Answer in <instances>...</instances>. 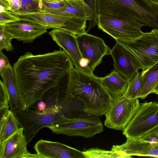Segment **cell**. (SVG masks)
Wrapping results in <instances>:
<instances>
[{
  "mask_svg": "<svg viewBox=\"0 0 158 158\" xmlns=\"http://www.w3.org/2000/svg\"><path fill=\"white\" fill-rule=\"evenodd\" d=\"M64 50L34 55L27 52L13 64L17 90L22 108L28 109L41 99L73 67Z\"/></svg>",
  "mask_w": 158,
  "mask_h": 158,
  "instance_id": "6da1fadb",
  "label": "cell"
},
{
  "mask_svg": "<svg viewBox=\"0 0 158 158\" xmlns=\"http://www.w3.org/2000/svg\"><path fill=\"white\" fill-rule=\"evenodd\" d=\"M66 97L82 102L88 115L101 116L109 110L112 98L100 77L73 67L68 74Z\"/></svg>",
  "mask_w": 158,
  "mask_h": 158,
  "instance_id": "7a4b0ae2",
  "label": "cell"
},
{
  "mask_svg": "<svg viewBox=\"0 0 158 158\" xmlns=\"http://www.w3.org/2000/svg\"><path fill=\"white\" fill-rule=\"evenodd\" d=\"M98 14L158 28V7L148 0H97Z\"/></svg>",
  "mask_w": 158,
  "mask_h": 158,
  "instance_id": "3957f363",
  "label": "cell"
},
{
  "mask_svg": "<svg viewBox=\"0 0 158 158\" xmlns=\"http://www.w3.org/2000/svg\"><path fill=\"white\" fill-rule=\"evenodd\" d=\"M12 111L24 128L28 143L31 142L40 129L53 125L63 116L58 104L43 109L21 108Z\"/></svg>",
  "mask_w": 158,
  "mask_h": 158,
  "instance_id": "277c9868",
  "label": "cell"
},
{
  "mask_svg": "<svg viewBox=\"0 0 158 158\" xmlns=\"http://www.w3.org/2000/svg\"><path fill=\"white\" fill-rule=\"evenodd\" d=\"M8 12L19 19L35 23L48 28H59L75 35L86 32V19L76 17L56 15L40 10L33 12L15 13Z\"/></svg>",
  "mask_w": 158,
  "mask_h": 158,
  "instance_id": "5b68a950",
  "label": "cell"
},
{
  "mask_svg": "<svg viewBox=\"0 0 158 158\" xmlns=\"http://www.w3.org/2000/svg\"><path fill=\"white\" fill-rule=\"evenodd\" d=\"M48 128L56 134L85 138L93 137L103 130V124L99 116L88 114L73 118L62 116Z\"/></svg>",
  "mask_w": 158,
  "mask_h": 158,
  "instance_id": "8992f818",
  "label": "cell"
},
{
  "mask_svg": "<svg viewBox=\"0 0 158 158\" xmlns=\"http://www.w3.org/2000/svg\"><path fill=\"white\" fill-rule=\"evenodd\" d=\"M122 44L139 63L143 70L158 61V31L144 33L133 41L116 40Z\"/></svg>",
  "mask_w": 158,
  "mask_h": 158,
  "instance_id": "52a82bcc",
  "label": "cell"
},
{
  "mask_svg": "<svg viewBox=\"0 0 158 158\" xmlns=\"http://www.w3.org/2000/svg\"><path fill=\"white\" fill-rule=\"evenodd\" d=\"M158 126V103L145 102L140 104L123 133L127 139H140Z\"/></svg>",
  "mask_w": 158,
  "mask_h": 158,
  "instance_id": "ba28073f",
  "label": "cell"
},
{
  "mask_svg": "<svg viewBox=\"0 0 158 158\" xmlns=\"http://www.w3.org/2000/svg\"><path fill=\"white\" fill-rule=\"evenodd\" d=\"M97 25L99 29L115 40L133 41L144 33L141 30L144 25L136 21L99 14Z\"/></svg>",
  "mask_w": 158,
  "mask_h": 158,
  "instance_id": "9c48e42d",
  "label": "cell"
},
{
  "mask_svg": "<svg viewBox=\"0 0 158 158\" xmlns=\"http://www.w3.org/2000/svg\"><path fill=\"white\" fill-rule=\"evenodd\" d=\"M140 104L138 98L130 99L123 95L112 98L110 107L105 114L104 125L110 128L123 131L136 112Z\"/></svg>",
  "mask_w": 158,
  "mask_h": 158,
  "instance_id": "30bf717a",
  "label": "cell"
},
{
  "mask_svg": "<svg viewBox=\"0 0 158 158\" xmlns=\"http://www.w3.org/2000/svg\"><path fill=\"white\" fill-rule=\"evenodd\" d=\"M76 36L82 57L92 72L102 63L105 56L111 55V50L103 39L87 32Z\"/></svg>",
  "mask_w": 158,
  "mask_h": 158,
  "instance_id": "8fae6325",
  "label": "cell"
},
{
  "mask_svg": "<svg viewBox=\"0 0 158 158\" xmlns=\"http://www.w3.org/2000/svg\"><path fill=\"white\" fill-rule=\"evenodd\" d=\"M116 41L111 53L114 62V70L123 77L128 83L142 67L132 54L120 43Z\"/></svg>",
  "mask_w": 158,
  "mask_h": 158,
  "instance_id": "7c38bea8",
  "label": "cell"
},
{
  "mask_svg": "<svg viewBox=\"0 0 158 158\" xmlns=\"http://www.w3.org/2000/svg\"><path fill=\"white\" fill-rule=\"evenodd\" d=\"M27 144L22 127L0 145V158H43L37 153L29 152Z\"/></svg>",
  "mask_w": 158,
  "mask_h": 158,
  "instance_id": "4fadbf2b",
  "label": "cell"
},
{
  "mask_svg": "<svg viewBox=\"0 0 158 158\" xmlns=\"http://www.w3.org/2000/svg\"><path fill=\"white\" fill-rule=\"evenodd\" d=\"M34 148L43 158H85L82 152L59 142L40 139Z\"/></svg>",
  "mask_w": 158,
  "mask_h": 158,
  "instance_id": "5bb4252c",
  "label": "cell"
},
{
  "mask_svg": "<svg viewBox=\"0 0 158 158\" xmlns=\"http://www.w3.org/2000/svg\"><path fill=\"white\" fill-rule=\"evenodd\" d=\"M54 41L68 55L75 68L83 71L81 66L83 59L75 35L63 30L54 29L48 33Z\"/></svg>",
  "mask_w": 158,
  "mask_h": 158,
  "instance_id": "9a60e30c",
  "label": "cell"
},
{
  "mask_svg": "<svg viewBox=\"0 0 158 158\" xmlns=\"http://www.w3.org/2000/svg\"><path fill=\"white\" fill-rule=\"evenodd\" d=\"M4 26L13 39L24 43H31L35 39L46 33L48 29L47 27L40 24L22 20Z\"/></svg>",
  "mask_w": 158,
  "mask_h": 158,
  "instance_id": "2e32d148",
  "label": "cell"
},
{
  "mask_svg": "<svg viewBox=\"0 0 158 158\" xmlns=\"http://www.w3.org/2000/svg\"><path fill=\"white\" fill-rule=\"evenodd\" d=\"M112 150L128 157L138 156L158 157V143H152L139 139H127L126 142L120 145H113Z\"/></svg>",
  "mask_w": 158,
  "mask_h": 158,
  "instance_id": "e0dca14e",
  "label": "cell"
},
{
  "mask_svg": "<svg viewBox=\"0 0 158 158\" xmlns=\"http://www.w3.org/2000/svg\"><path fill=\"white\" fill-rule=\"evenodd\" d=\"M64 1V5L59 8L56 9L42 8L41 10L54 14L84 19L89 21L91 20V11L84 1L80 0Z\"/></svg>",
  "mask_w": 158,
  "mask_h": 158,
  "instance_id": "ac0fdd59",
  "label": "cell"
},
{
  "mask_svg": "<svg viewBox=\"0 0 158 158\" xmlns=\"http://www.w3.org/2000/svg\"><path fill=\"white\" fill-rule=\"evenodd\" d=\"M9 107L0 108V145L22 127Z\"/></svg>",
  "mask_w": 158,
  "mask_h": 158,
  "instance_id": "d6986e66",
  "label": "cell"
},
{
  "mask_svg": "<svg viewBox=\"0 0 158 158\" xmlns=\"http://www.w3.org/2000/svg\"><path fill=\"white\" fill-rule=\"evenodd\" d=\"M100 78L102 85L112 98L122 96L126 90L127 81L114 70L108 75Z\"/></svg>",
  "mask_w": 158,
  "mask_h": 158,
  "instance_id": "ffe728a7",
  "label": "cell"
},
{
  "mask_svg": "<svg viewBox=\"0 0 158 158\" xmlns=\"http://www.w3.org/2000/svg\"><path fill=\"white\" fill-rule=\"evenodd\" d=\"M0 74L10 95L9 105L10 110H13L22 108L17 90L13 67L10 64Z\"/></svg>",
  "mask_w": 158,
  "mask_h": 158,
  "instance_id": "44dd1931",
  "label": "cell"
},
{
  "mask_svg": "<svg viewBox=\"0 0 158 158\" xmlns=\"http://www.w3.org/2000/svg\"><path fill=\"white\" fill-rule=\"evenodd\" d=\"M141 73L142 85L139 98L144 99L152 93L158 82V61Z\"/></svg>",
  "mask_w": 158,
  "mask_h": 158,
  "instance_id": "7402d4cb",
  "label": "cell"
},
{
  "mask_svg": "<svg viewBox=\"0 0 158 158\" xmlns=\"http://www.w3.org/2000/svg\"><path fill=\"white\" fill-rule=\"evenodd\" d=\"M142 85L141 73L139 71L134 75L131 81L128 83L127 89L123 95L130 99L139 98Z\"/></svg>",
  "mask_w": 158,
  "mask_h": 158,
  "instance_id": "603a6c76",
  "label": "cell"
},
{
  "mask_svg": "<svg viewBox=\"0 0 158 158\" xmlns=\"http://www.w3.org/2000/svg\"><path fill=\"white\" fill-rule=\"evenodd\" d=\"M85 158H126L127 156L118 152L111 150L110 151L98 148H92L82 152Z\"/></svg>",
  "mask_w": 158,
  "mask_h": 158,
  "instance_id": "cb8c5ba5",
  "label": "cell"
},
{
  "mask_svg": "<svg viewBox=\"0 0 158 158\" xmlns=\"http://www.w3.org/2000/svg\"><path fill=\"white\" fill-rule=\"evenodd\" d=\"M12 39L4 25L0 26V50L5 49L7 51H13L14 48L11 43Z\"/></svg>",
  "mask_w": 158,
  "mask_h": 158,
  "instance_id": "d4e9b609",
  "label": "cell"
},
{
  "mask_svg": "<svg viewBox=\"0 0 158 158\" xmlns=\"http://www.w3.org/2000/svg\"><path fill=\"white\" fill-rule=\"evenodd\" d=\"M84 2L88 7L91 13V20L89 21V25L86 32L94 27L97 23L98 12L97 10V0H84Z\"/></svg>",
  "mask_w": 158,
  "mask_h": 158,
  "instance_id": "484cf974",
  "label": "cell"
},
{
  "mask_svg": "<svg viewBox=\"0 0 158 158\" xmlns=\"http://www.w3.org/2000/svg\"><path fill=\"white\" fill-rule=\"evenodd\" d=\"M21 8L16 13L33 12L40 10V2L33 0H21Z\"/></svg>",
  "mask_w": 158,
  "mask_h": 158,
  "instance_id": "4316f807",
  "label": "cell"
},
{
  "mask_svg": "<svg viewBox=\"0 0 158 158\" xmlns=\"http://www.w3.org/2000/svg\"><path fill=\"white\" fill-rule=\"evenodd\" d=\"M64 0H40V9L42 8L49 9H56L63 6Z\"/></svg>",
  "mask_w": 158,
  "mask_h": 158,
  "instance_id": "83f0119b",
  "label": "cell"
},
{
  "mask_svg": "<svg viewBox=\"0 0 158 158\" xmlns=\"http://www.w3.org/2000/svg\"><path fill=\"white\" fill-rule=\"evenodd\" d=\"M10 96L2 81H0V108L9 105Z\"/></svg>",
  "mask_w": 158,
  "mask_h": 158,
  "instance_id": "f1b7e54d",
  "label": "cell"
},
{
  "mask_svg": "<svg viewBox=\"0 0 158 158\" xmlns=\"http://www.w3.org/2000/svg\"><path fill=\"white\" fill-rule=\"evenodd\" d=\"M19 20H20L19 19L6 10L0 13V26L5 25L6 24Z\"/></svg>",
  "mask_w": 158,
  "mask_h": 158,
  "instance_id": "f546056e",
  "label": "cell"
},
{
  "mask_svg": "<svg viewBox=\"0 0 158 158\" xmlns=\"http://www.w3.org/2000/svg\"><path fill=\"white\" fill-rule=\"evenodd\" d=\"M139 139L152 143H158V126Z\"/></svg>",
  "mask_w": 158,
  "mask_h": 158,
  "instance_id": "4dcf8cb0",
  "label": "cell"
},
{
  "mask_svg": "<svg viewBox=\"0 0 158 158\" xmlns=\"http://www.w3.org/2000/svg\"><path fill=\"white\" fill-rule=\"evenodd\" d=\"M8 0L10 6L9 11L12 12H18L21 7V0Z\"/></svg>",
  "mask_w": 158,
  "mask_h": 158,
  "instance_id": "1f68e13d",
  "label": "cell"
},
{
  "mask_svg": "<svg viewBox=\"0 0 158 158\" xmlns=\"http://www.w3.org/2000/svg\"><path fill=\"white\" fill-rule=\"evenodd\" d=\"M10 64L8 58L0 50V73Z\"/></svg>",
  "mask_w": 158,
  "mask_h": 158,
  "instance_id": "d6a6232c",
  "label": "cell"
},
{
  "mask_svg": "<svg viewBox=\"0 0 158 158\" xmlns=\"http://www.w3.org/2000/svg\"><path fill=\"white\" fill-rule=\"evenodd\" d=\"M0 5L2 6L6 10L10 11V6L8 0H0Z\"/></svg>",
  "mask_w": 158,
  "mask_h": 158,
  "instance_id": "836d02e7",
  "label": "cell"
},
{
  "mask_svg": "<svg viewBox=\"0 0 158 158\" xmlns=\"http://www.w3.org/2000/svg\"><path fill=\"white\" fill-rule=\"evenodd\" d=\"M152 93L156 94L158 95V82L153 89Z\"/></svg>",
  "mask_w": 158,
  "mask_h": 158,
  "instance_id": "e575fe53",
  "label": "cell"
},
{
  "mask_svg": "<svg viewBox=\"0 0 158 158\" xmlns=\"http://www.w3.org/2000/svg\"><path fill=\"white\" fill-rule=\"evenodd\" d=\"M151 3L158 7V0H148Z\"/></svg>",
  "mask_w": 158,
  "mask_h": 158,
  "instance_id": "d590c367",
  "label": "cell"
},
{
  "mask_svg": "<svg viewBox=\"0 0 158 158\" xmlns=\"http://www.w3.org/2000/svg\"><path fill=\"white\" fill-rule=\"evenodd\" d=\"M64 0L68 1H76V0ZM80 0L84 1V0Z\"/></svg>",
  "mask_w": 158,
  "mask_h": 158,
  "instance_id": "8d00e7d4",
  "label": "cell"
},
{
  "mask_svg": "<svg viewBox=\"0 0 158 158\" xmlns=\"http://www.w3.org/2000/svg\"><path fill=\"white\" fill-rule=\"evenodd\" d=\"M35 1H36V2H40V0H33Z\"/></svg>",
  "mask_w": 158,
  "mask_h": 158,
  "instance_id": "74e56055",
  "label": "cell"
},
{
  "mask_svg": "<svg viewBox=\"0 0 158 158\" xmlns=\"http://www.w3.org/2000/svg\"><path fill=\"white\" fill-rule=\"evenodd\" d=\"M157 29V30H158V29Z\"/></svg>",
  "mask_w": 158,
  "mask_h": 158,
  "instance_id": "f35d334b",
  "label": "cell"
}]
</instances>
